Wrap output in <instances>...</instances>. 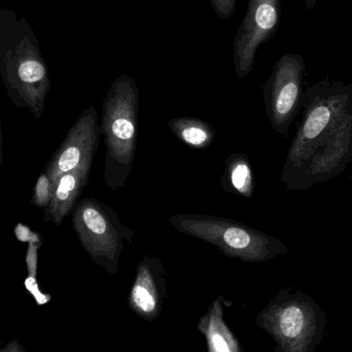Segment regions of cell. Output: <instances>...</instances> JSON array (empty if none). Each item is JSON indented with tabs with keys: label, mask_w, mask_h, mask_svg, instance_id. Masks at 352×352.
Instances as JSON below:
<instances>
[{
	"label": "cell",
	"mask_w": 352,
	"mask_h": 352,
	"mask_svg": "<svg viewBox=\"0 0 352 352\" xmlns=\"http://www.w3.org/2000/svg\"><path fill=\"white\" fill-rule=\"evenodd\" d=\"M301 121L280 179L304 192L344 173L352 161V84L324 78L307 87Z\"/></svg>",
	"instance_id": "cell-1"
},
{
	"label": "cell",
	"mask_w": 352,
	"mask_h": 352,
	"mask_svg": "<svg viewBox=\"0 0 352 352\" xmlns=\"http://www.w3.org/2000/svg\"><path fill=\"white\" fill-rule=\"evenodd\" d=\"M0 76L12 102L41 119L51 90L47 64L27 19L3 8H0Z\"/></svg>",
	"instance_id": "cell-2"
},
{
	"label": "cell",
	"mask_w": 352,
	"mask_h": 352,
	"mask_svg": "<svg viewBox=\"0 0 352 352\" xmlns=\"http://www.w3.org/2000/svg\"><path fill=\"white\" fill-rule=\"evenodd\" d=\"M140 90L132 76H118L102 104L101 132L107 146L103 179L113 192L124 188L133 169L138 144Z\"/></svg>",
	"instance_id": "cell-3"
},
{
	"label": "cell",
	"mask_w": 352,
	"mask_h": 352,
	"mask_svg": "<svg viewBox=\"0 0 352 352\" xmlns=\"http://www.w3.org/2000/svg\"><path fill=\"white\" fill-rule=\"evenodd\" d=\"M168 221L179 233L212 244L233 258L264 262L289 252V248L277 238L225 217L176 214Z\"/></svg>",
	"instance_id": "cell-4"
},
{
	"label": "cell",
	"mask_w": 352,
	"mask_h": 352,
	"mask_svg": "<svg viewBox=\"0 0 352 352\" xmlns=\"http://www.w3.org/2000/svg\"><path fill=\"white\" fill-rule=\"evenodd\" d=\"M72 223L89 256L115 271L126 242L131 243L134 238V232L122 223L115 209L97 199L86 198L74 208Z\"/></svg>",
	"instance_id": "cell-5"
},
{
	"label": "cell",
	"mask_w": 352,
	"mask_h": 352,
	"mask_svg": "<svg viewBox=\"0 0 352 352\" xmlns=\"http://www.w3.org/2000/svg\"><path fill=\"white\" fill-rule=\"evenodd\" d=\"M306 90V64L299 54H285L275 63L263 87L265 109L271 128L287 138L303 107Z\"/></svg>",
	"instance_id": "cell-6"
},
{
	"label": "cell",
	"mask_w": 352,
	"mask_h": 352,
	"mask_svg": "<svg viewBox=\"0 0 352 352\" xmlns=\"http://www.w3.org/2000/svg\"><path fill=\"white\" fill-rule=\"evenodd\" d=\"M274 309V330L283 352H316L328 324L326 312L312 296L283 292Z\"/></svg>",
	"instance_id": "cell-7"
},
{
	"label": "cell",
	"mask_w": 352,
	"mask_h": 352,
	"mask_svg": "<svg viewBox=\"0 0 352 352\" xmlns=\"http://www.w3.org/2000/svg\"><path fill=\"white\" fill-rule=\"evenodd\" d=\"M280 16L281 0H248L233 43L234 69L238 78H246L252 72L258 49L274 36Z\"/></svg>",
	"instance_id": "cell-8"
},
{
	"label": "cell",
	"mask_w": 352,
	"mask_h": 352,
	"mask_svg": "<svg viewBox=\"0 0 352 352\" xmlns=\"http://www.w3.org/2000/svg\"><path fill=\"white\" fill-rule=\"evenodd\" d=\"M100 134L96 109L89 107L70 128L45 173L56 182L64 173L80 167L92 166Z\"/></svg>",
	"instance_id": "cell-9"
},
{
	"label": "cell",
	"mask_w": 352,
	"mask_h": 352,
	"mask_svg": "<svg viewBox=\"0 0 352 352\" xmlns=\"http://www.w3.org/2000/svg\"><path fill=\"white\" fill-rule=\"evenodd\" d=\"M91 167H80L57 178L53 198L45 210V221H53L55 225H61L64 217L74 208L80 192L88 184Z\"/></svg>",
	"instance_id": "cell-10"
},
{
	"label": "cell",
	"mask_w": 352,
	"mask_h": 352,
	"mask_svg": "<svg viewBox=\"0 0 352 352\" xmlns=\"http://www.w3.org/2000/svg\"><path fill=\"white\" fill-rule=\"evenodd\" d=\"M223 190L246 200L254 196V178L250 159L243 153H234L225 160V173L221 178Z\"/></svg>",
	"instance_id": "cell-11"
},
{
	"label": "cell",
	"mask_w": 352,
	"mask_h": 352,
	"mask_svg": "<svg viewBox=\"0 0 352 352\" xmlns=\"http://www.w3.org/2000/svg\"><path fill=\"white\" fill-rule=\"evenodd\" d=\"M168 128L178 140L196 150L208 148L215 138L212 126L196 118H175L168 122Z\"/></svg>",
	"instance_id": "cell-12"
},
{
	"label": "cell",
	"mask_w": 352,
	"mask_h": 352,
	"mask_svg": "<svg viewBox=\"0 0 352 352\" xmlns=\"http://www.w3.org/2000/svg\"><path fill=\"white\" fill-rule=\"evenodd\" d=\"M54 190H55V182L43 171L39 175L33 188L31 204L45 210L53 198Z\"/></svg>",
	"instance_id": "cell-13"
},
{
	"label": "cell",
	"mask_w": 352,
	"mask_h": 352,
	"mask_svg": "<svg viewBox=\"0 0 352 352\" xmlns=\"http://www.w3.org/2000/svg\"><path fill=\"white\" fill-rule=\"evenodd\" d=\"M43 242H29L25 256V264L27 268V277L37 279V267H38V250Z\"/></svg>",
	"instance_id": "cell-14"
},
{
	"label": "cell",
	"mask_w": 352,
	"mask_h": 352,
	"mask_svg": "<svg viewBox=\"0 0 352 352\" xmlns=\"http://www.w3.org/2000/svg\"><path fill=\"white\" fill-rule=\"evenodd\" d=\"M217 16L221 20L227 21L233 16L237 0H208Z\"/></svg>",
	"instance_id": "cell-15"
},
{
	"label": "cell",
	"mask_w": 352,
	"mask_h": 352,
	"mask_svg": "<svg viewBox=\"0 0 352 352\" xmlns=\"http://www.w3.org/2000/svg\"><path fill=\"white\" fill-rule=\"evenodd\" d=\"M14 236L21 242H43L41 234L32 231L28 226L19 223L14 227Z\"/></svg>",
	"instance_id": "cell-16"
},
{
	"label": "cell",
	"mask_w": 352,
	"mask_h": 352,
	"mask_svg": "<svg viewBox=\"0 0 352 352\" xmlns=\"http://www.w3.org/2000/svg\"><path fill=\"white\" fill-rule=\"evenodd\" d=\"M25 287L27 291L33 296L35 301L37 302L38 305H45V303L50 301V295H45L43 292L39 289L38 283H37V279L31 278V277H27L26 280L24 283Z\"/></svg>",
	"instance_id": "cell-17"
},
{
	"label": "cell",
	"mask_w": 352,
	"mask_h": 352,
	"mask_svg": "<svg viewBox=\"0 0 352 352\" xmlns=\"http://www.w3.org/2000/svg\"><path fill=\"white\" fill-rule=\"evenodd\" d=\"M0 352H27L18 339H12L10 342L0 346Z\"/></svg>",
	"instance_id": "cell-18"
},
{
	"label": "cell",
	"mask_w": 352,
	"mask_h": 352,
	"mask_svg": "<svg viewBox=\"0 0 352 352\" xmlns=\"http://www.w3.org/2000/svg\"><path fill=\"white\" fill-rule=\"evenodd\" d=\"M212 342L217 352H230L227 346V343L223 340V337L219 336V335H214V336H213Z\"/></svg>",
	"instance_id": "cell-19"
},
{
	"label": "cell",
	"mask_w": 352,
	"mask_h": 352,
	"mask_svg": "<svg viewBox=\"0 0 352 352\" xmlns=\"http://www.w3.org/2000/svg\"><path fill=\"white\" fill-rule=\"evenodd\" d=\"M318 0H304V4L307 10H314L316 8Z\"/></svg>",
	"instance_id": "cell-20"
},
{
	"label": "cell",
	"mask_w": 352,
	"mask_h": 352,
	"mask_svg": "<svg viewBox=\"0 0 352 352\" xmlns=\"http://www.w3.org/2000/svg\"><path fill=\"white\" fill-rule=\"evenodd\" d=\"M2 163V130H1V119H0V168H1Z\"/></svg>",
	"instance_id": "cell-21"
}]
</instances>
